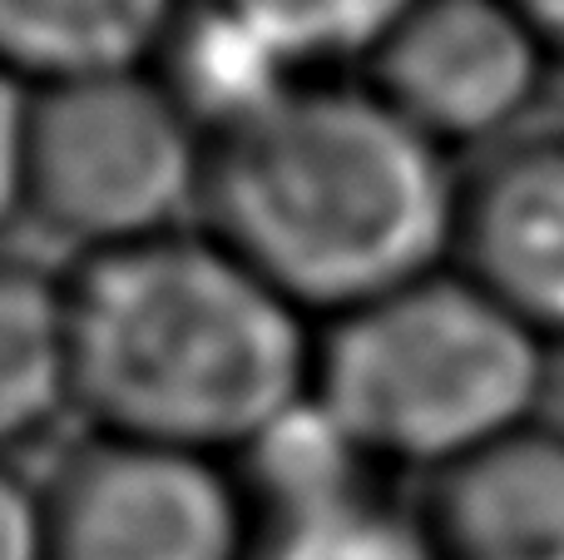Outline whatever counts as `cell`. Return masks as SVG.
I'll list each match as a JSON object with an SVG mask.
<instances>
[{
	"mask_svg": "<svg viewBox=\"0 0 564 560\" xmlns=\"http://www.w3.org/2000/svg\"><path fill=\"white\" fill-rule=\"evenodd\" d=\"M466 159L361 75H322L214 139L198 224L317 327L456 263Z\"/></svg>",
	"mask_w": 564,
	"mask_h": 560,
	"instance_id": "cell-1",
	"label": "cell"
},
{
	"mask_svg": "<svg viewBox=\"0 0 564 560\" xmlns=\"http://www.w3.org/2000/svg\"><path fill=\"white\" fill-rule=\"evenodd\" d=\"M65 278L89 432L238 462L312 397L322 327L204 224Z\"/></svg>",
	"mask_w": 564,
	"mask_h": 560,
	"instance_id": "cell-2",
	"label": "cell"
},
{
	"mask_svg": "<svg viewBox=\"0 0 564 560\" xmlns=\"http://www.w3.org/2000/svg\"><path fill=\"white\" fill-rule=\"evenodd\" d=\"M555 357L451 263L322 327L312 397L387 476H436L540 422Z\"/></svg>",
	"mask_w": 564,
	"mask_h": 560,
	"instance_id": "cell-3",
	"label": "cell"
},
{
	"mask_svg": "<svg viewBox=\"0 0 564 560\" xmlns=\"http://www.w3.org/2000/svg\"><path fill=\"white\" fill-rule=\"evenodd\" d=\"M208 134L159 69L35 89L30 224L79 258L198 224Z\"/></svg>",
	"mask_w": 564,
	"mask_h": 560,
	"instance_id": "cell-4",
	"label": "cell"
},
{
	"mask_svg": "<svg viewBox=\"0 0 564 560\" xmlns=\"http://www.w3.org/2000/svg\"><path fill=\"white\" fill-rule=\"evenodd\" d=\"M40 496L50 560H253V496L224 456L89 432Z\"/></svg>",
	"mask_w": 564,
	"mask_h": 560,
	"instance_id": "cell-5",
	"label": "cell"
},
{
	"mask_svg": "<svg viewBox=\"0 0 564 560\" xmlns=\"http://www.w3.org/2000/svg\"><path fill=\"white\" fill-rule=\"evenodd\" d=\"M555 50L506 0H421L361 69L397 115L456 159L530 134Z\"/></svg>",
	"mask_w": 564,
	"mask_h": 560,
	"instance_id": "cell-6",
	"label": "cell"
},
{
	"mask_svg": "<svg viewBox=\"0 0 564 560\" xmlns=\"http://www.w3.org/2000/svg\"><path fill=\"white\" fill-rule=\"evenodd\" d=\"M456 268L564 353V139L550 129L476 154L460 189Z\"/></svg>",
	"mask_w": 564,
	"mask_h": 560,
	"instance_id": "cell-7",
	"label": "cell"
},
{
	"mask_svg": "<svg viewBox=\"0 0 564 560\" xmlns=\"http://www.w3.org/2000/svg\"><path fill=\"white\" fill-rule=\"evenodd\" d=\"M441 560H564V427L550 417L426 476Z\"/></svg>",
	"mask_w": 564,
	"mask_h": 560,
	"instance_id": "cell-8",
	"label": "cell"
},
{
	"mask_svg": "<svg viewBox=\"0 0 564 560\" xmlns=\"http://www.w3.org/2000/svg\"><path fill=\"white\" fill-rule=\"evenodd\" d=\"M194 0H0V69L30 89L154 69Z\"/></svg>",
	"mask_w": 564,
	"mask_h": 560,
	"instance_id": "cell-9",
	"label": "cell"
},
{
	"mask_svg": "<svg viewBox=\"0 0 564 560\" xmlns=\"http://www.w3.org/2000/svg\"><path fill=\"white\" fill-rule=\"evenodd\" d=\"M75 412L69 278L0 248V462Z\"/></svg>",
	"mask_w": 564,
	"mask_h": 560,
	"instance_id": "cell-10",
	"label": "cell"
},
{
	"mask_svg": "<svg viewBox=\"0 0 564 560\" xmlns=\"http://www.w3.org/2000/svg\"><path fill=\"white\" fill-rule=\"evenodd\" d=\"M253 516V560H441L421 506H401L387 476Z\"/></svg>",
	"mask_w": 564,
	"mask_h": 560,
	"instance_id": "cell-11",
	"label": "cell"
},
{
	"mask_svg": "<svg viewBox=\"0 0 564 560\" xmlns=\"http://www.w3.org/2000/svg\"><path fill=\"white\" fill-rule=\"evenodd\" d=\"M302 79L361 75L421 0H208Z\"/></svg>",
	"mask_w": 564,
	"mask_h": 560,
	"instance_id": "cell-12",
	"label": "cell"
},
{
	"mask_svg": "<svg viewBox=\"0 0 564 560\" xmlns=\"http://www.w3.org/2000/svg\"><path fill=\"white\" fill-rule=\"evenodd\" d=\"M30 105L35 89L0 69V248L10 228L30 218Z\"/></svg>",
	"mask_w": 564,
	"mask_h": 560,
	"instance_id": "cell-13",
	"label": "cell"
},
{
	"mask_svg": "<svg viewBox=\"0 0 564 560\" xmlns=\"http://www.w3.org/2000/svg\"><path fill=\"white\" fill-rule=\"evenodd\" d=\"M0 560H50L45 546V496L40 482L0 462Z\"/></svg>",
	"mask_w": 564,
	"mask_h": 560,
	"instance_id": "cell-14",
	"label": "cell"
},
{
	"mask_svg": "<svg viewBox=\"0 0 564 560\" xmlns=\"http://www.w3.org/2000/svg\"><path fill=\"white\" fill-rule=\"evenodd\" d=\"M506 6H516L520 15L540 30V40H545L555 55H564V0H506Z\"/></svg>",
	"mask_w": 564,
	"mask_h": 560,
	"instance_id": "cell-15",
	"label": "cell"
},
{
	"mask_svg": "<svg viewBox=\"0 0 564 560\" xmlns=\"http://www.w3.org/2000/svg\"><path fill=\"white\" fill-rule=\"evenodd\" d=\"M550 134L564 139V55H555V69H550V89H545V109H540V125Z\"/></svg>",
	"mask_w": 564,
	"mask_h": 560,
	"instance_id": "cell-16",
	"label": "cell"
}]
</instances>
